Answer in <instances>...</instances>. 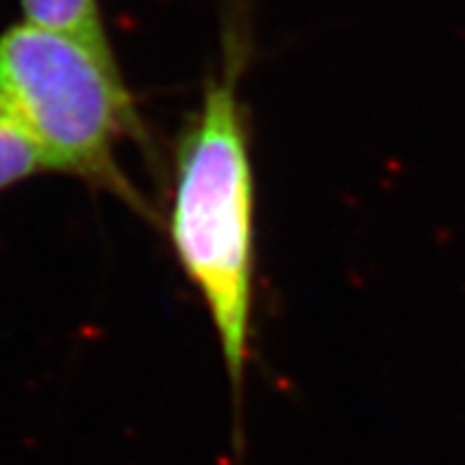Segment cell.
<instances>
[{
    "label": "cell",
    "instance_id": "obj_1",
    "mask_svg": "<svg viewBox=\"0 0 465 465\" xmlns=\"http://www.w3.org/2000/svg\"><path fill=\"white\" fill-rule=\"evenodd\" d=\"M243 50L230 41L220 76L180 137L171 234L184 274L211 314L234 401L251 360L255 270V177L242 81Z\"/></svg>",
    "mask_w": 465,
    "mask_h": 465
},
{
    "label": "cell",
    "instance_id": "obj_2",
    "mask_svg": "<svg viewBox=\"0 0 465 465\" xmlns=\"http://www.w3.org/2000/svg\"><path fill=\"white\" fill-rule=\"evenodd\" d=\"M0 93L41 149L47 171L81 177L147 213L118 149L142 140L133 94L116 57L34 24L0 34Z\"/></svg>",
    "mask_w": 465,
    "mask_h": 465
},
{
    "label": "cell",
    "instance_id": "obj_3",
    "mask_svg": "<svg viewBox=\"0 0 465 465\" xmlns=\"http://www.w3.org/2000/svg\"><path fill=\"white\" fill-rule=\"evenodd\" d=\"M19 5L26 24L74 35L114 57L100 0H19Z\"/></svg>",
    "mask_w": 465,
    "mask_h": 465
},
{
    "label": "cell",
    "instance_id": "obj_4",
    "mask_svg": "<svg viewBox=\"0 0 465 465\" xmlns=\"http://www.w3.org/2000/svg\"><path fill=\"white\" fill-rule=\"evenodd\" d=\"M45 171L41 149L0 93V192Z\"/></svg>",
    "mask_w": 465,
    "mask_h": 465
}]
</instances>
